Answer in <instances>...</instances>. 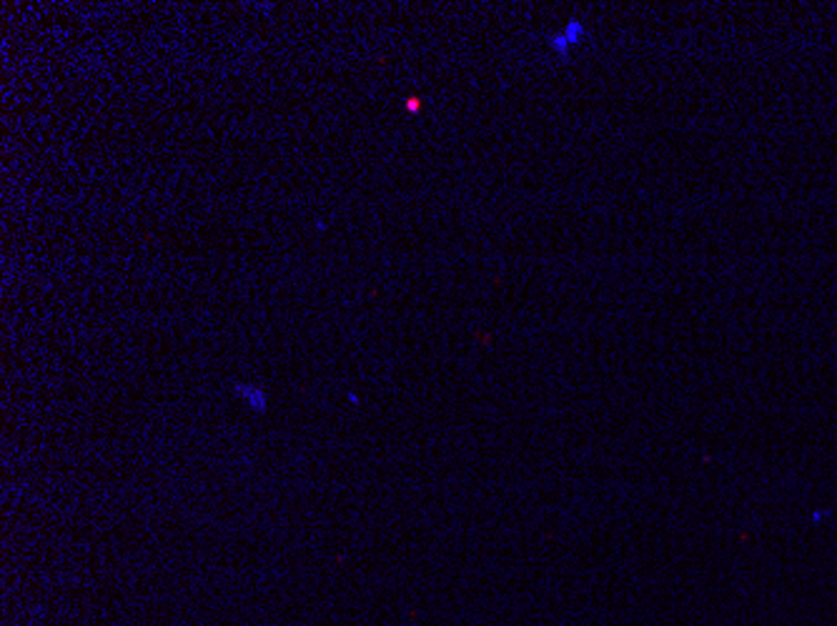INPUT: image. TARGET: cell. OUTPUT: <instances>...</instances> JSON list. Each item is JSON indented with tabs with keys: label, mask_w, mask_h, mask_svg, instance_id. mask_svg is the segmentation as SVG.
Instances as JSON below:
<instances>
[{
	"label": "cell",
	"mask_w": 837,
	"mask_h": 626,
	"mask_svg": "<svg viewBox=\"0 0 837 626\" xmlns=\"http://www.w3.org/2000/svg\"><path fill=\"white\" fill-rule=\"evenodd\" d=\"M233 396H238V399L244 401L246 406H249V411L254 413H266L268 408V394L261 386L256 384H236L233 386Z\"/></svg>",
	"instance_id": "cell-1"
},
{
	"label": "cell",
	"mask_w": 837,
	"mask_h": 626,
	"mask_svg": "<svg viewBox=\"0 0 837 626\" xmlns=\"http://www.w3.org/2000/svg\"><path fill=\"white\" fill-rule=\"evenodd\" d=\"M582 35H584L582 23H574V20H571V23L566 25V28L562 30L559 35H554V38H552V51L559 53V56H564L569 48H574L579 40H582Z\"/></svg>",
	"instance_id": "cell-2"
}]
</instances>
